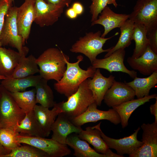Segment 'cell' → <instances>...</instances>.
I'll return each mask as SVG.
<instances>
[{
	"instance_id": "obj_3",
	"label": "cell",
	"mask_w": 157,
	"mask_h": 157,
	"mask_svg": "<svg viewBox=\"0 0 157 157\" xmlns=\"http://www.w3.org/2000/svg\"><path fill=\"white\" fill-rule=\"evenodd\" d=\"M87 79L80 85L74 93L67 98V101L56 103L62 113L71 119L83 114L90 105L95 102L92 92L88 87Z\"/></svg>"
},
{
	"instance_id": "obj_40",
	"label": "cell",
	"mask_w": 157,
	"mask_h": 157,
	"mask_svg": "<svg viewBox=\"0 0 157 157\" xmlns=\"http://www.w3.org/2000/svg\"><path fill=\"white\" fill-rule=\"evenodd\" d=\"M154 104L151 105L149 109L151 114L155 117L154 122L157 123V98Z\"/></svg>"
},
{
	"instance_id": "obj_44",
	"label": "cell",
	"mask_w": 157,
	"mask_h": 157,
	"mask_svg": "<svg viewBox=\"0 0 157 157\" xmlns=\"http://www.w3.org/2000/svg\"><path fill=\"white\" fill-rule=\"evenodd\" d=\"M1 80H0V99H1V95H2V87L1 84Z\"/></svg>"
},
{
	"instance_id": "obj_9",
	"label": "cell",
	"mask_w": 157,
	"mask_h": 157,
	"mask_svg": "<svg viewBox=\"0 0 157 157\" xmlns=\"http://www.w3.org/2000/svg\"><path fill=\"white\" fill-rule=\"evenodd\" d=\"M97 106L95 102L92 103L84 113L71 119L72 122L76 126L80 127L88 123L95 122L102 120H108L115 125L120 123V117L113 109L103 111L97 109Z\"/></svg>"
},
{
	"instance_id": "obj_21",
	"label": "cell",
	"mask_w": 157,
	"mask_h": 157,
	"mask_svg": "<svg viewBox=\"0 0 157 157\" xmlns=\"http://www.w3.org/2000/svg\"><path fill=\"white\" fill-rule=\"evenodd\" d=\"M33 111L46 137L48 136L51 131V127L56 117L59 114L62 113V110L56 103L51 110L36 104Z\"/></svg>"
},
{
	"instance_id": "obj_28",
	"label": "cell",
	"mask_w": 157,
	"mask_h": 157,
	"mask_svg": "<svg viewBox=\"0 0 157 157\" xmlns=\"http://www.w3.org/2000/svg\"><path fill=\"white\" fill-rule=\"evenodd\" d=\"M23 54L14 71L10 77L18 78L33 75L39 72V69L36 62V58L31 54L28 57Z\"/></svg>"
},
{
	"instance_id": "obj_11",
	"label": "cell",
	"mask_w": 157,
	"mask_h": 157,
	"mask_svg": "<svg viewBox=\"0 0 157 157\" xmlns=\"http://www.w3.org/2000/svg\"><path fill=\"white\" fill-rule=\"evenodd\" d=\"M140 129L139 127L132 134L119 139L110 138L105 135L101 130V137L108 148L115 149L117 154L124 157V154L129 156L136 151L143 144L137 139V135Z\"/></svg>"
},
{
	"instance_id": "obj_36",
	"label": "cell",
	"mask_w": 157,
	"mask_h": 157,
	"mask_svg": "<svg viewBox=\"0 0 157 157\" xmlns=\"http://www.w3.org/2000/svg\"><path fill=\"white\" fill-rule=\"evenodd\" d=\"M147 37L150 49L157 54V27L147 31Z\"/></svg>"
},
{
	"instance_id": "obj_23",
	"label": "cell",
	"mask_w": 157,
	"mask_h": 157,
	"mask_svg": "<svg viewBox=\"0 0 157 157\" xmlns=\"http://www.w3.org/2000/svg\"><path fill=\"white\" fill-rule=\"evenodd\" d=\"M23 54L27 55L0 46V76L6 78L10 77Z\"/></svg>"
},
{
	"instance_id": "obj_42",
	"label": "cell",
	"mask_w": 157,
	"mask_h": 157,
	"mask_svg": "<svg viewBox=\"0 0 157 157\" xmlns=\"http://www.w3.org/2000/svg\"><path fill=\"white\" fill-rule=\"evenodd\" d=\"M11 150L4 147L0 142V157L9 154Z\"/></svg>"
},
{
	"instance_id": "obj_25",
	"label": "cell",
	"mask_w": 157,
	"mask_h": 157,
	"mask_svg": "<svg viewBox=\"0 0 157 157\" xmlns=\"http://www.w3.org/2000/svg\"><path fill=\"white\" fill-rule=\"evenodd\" d=\"M65 144L74 150L73 155L76 157H106L92 148L87 142L80 139L78 134H70L67 137Z\"/></svg>"
},
{
	"instance_id": "obj_19",
	"label": "cell",
	"mask_w": 157,
	"mask_h": 157,
	"mask_svg": "<svg viewBox=\"0 0 157 157\" xmlns=\"http://www.w3.org/2000/svg\"><path fill=\"white\" fill-rule=\"evenodd\" d=\"M92 77L87 79L88 86L92 92L95 102L97 106H100L105 93L115 80V77L110 75L108 77H105L98 68Z\"/></svg>"
},
{
	"instance_id": "obj_38",
	"label": "cell",
	"mask_w": 157,
	"mask_h": 157,
	"mask_svg": "<svg viewBox=\"0 0 157 157\" xmlns=\"http://www.w3.org/2000/svg\"><path fill=\"white\" fill-rule=\"evenodd\" d=\"M47 3L63 8L68 7L72 0H44Z\"/></svg>"
},
{
	"instance_id": "obj_12",
	"label": "cell",
	"mask_w": 157,
	"mask_h": 157,
	"mask_svg": "<svg viewBox=\"0 0 157 157\" xmlns=\"http://www.w3.org/2000/svg\"><path fill=\"white\" fill-rule=\"evenodd\" d=\"M142 141L143 144L130 157H157V123L143 124Z\"/></svg>"
},
{
	"instance_id": "obj_26",
	"label": "cell",
	"mask_w": 157,
	"mask_h": 157,
	"mask_svg": "<svg viewBox=\"0 0 157 157\" xmlns=\"http://www.w3.org/2000/svg\"><path fill=\"white\" fill-rule=\"evenodd\" d=\"M14 130L19 133L26 134L30 136L46 137L33 110L26 113L24 118L16 125Z\"/></svg>"
},
{
	"instance_id": "obj_22",
	"label": "cell",
	"mask_w": 157,
	"mask_h": 157,
	"mask_svg": "<svg viewBox=\"0 0 157 157\" xmlns=\"http://www.w3.org/2000/svg\"><path fill=\"white\" fill-rule=\"evenodd\" d=\"M157 98V94H154L141 98L134 99L112 107L120 117V123L122 128H124L128 125L129 119L132 113L136 108L149 101L150 99H156Z\"/></svg>"
},
{
	"instance_id": "obj_16",
	"label": "cell",
	"mask_w": 157,
	"mask_h": 157,
	"mask_svg": "<svg viewBox=\"0 0 157 157\" xmlns=\"http://www.w3.org/2000/svg\"><path fill=\"white\" fill-rule=\"evenodd\" d=\"M101 122L92 127H87L78 134L81 139L84 140L93 146L94 149L99 153L105 155L106 157H122L113 153L108 148L101 135Z\"/></svg>"
},
{
	"instance_id": "obj_46",
	"label": "cell",
	"mask_w": 157,
	"mask_h": 157,
	"mask_svg": "<svg viewBox=\"0 0 157 157\" xmlns=\"http://www.w3.org/2000/svg\"><path fill=\"white\" fill-rule=\"evenodd\" d=\"M6 78L4 76H0V80H2Z\"/></svg>"
},
{
	"instance_id": "obj_32",
	"label": "cell",
	"mask_w": 157,
	"mask_h": 157,
	"mask_svg": "<svg viewBox=\"0 0 157 157\" xmlns=\"http://www.w3.org/2000/svg\"><path fill=\"white\" fill-rule=\"evenodd\" d=\"M10 93L18 106L25 114L33 110L37 104L35 88L26 91Z\"/></svg>"
},
{
	"instance_id": "obj_41",
	"label": "cell",
	"mask_w": 157,
	"mask_h": 157,
	"mask_svg": "<svg viewBox=\"0 0 157 157\" xmlns=\"http://www.w3.org/2000/svg\"><path fill=\"white\" fill-rule=\"evenodd\" d=\"M66 15L68 17L71 19H76L78 16L72 7L70 8L67 10L66 12Z\"/></svg>"
},
{
	"instance_id": "obj_15",
	"label": "cell",
	"mask_w": 157,
	"mask_h": 157,
	"mask_svg": "<svg viewBox=\"0 0 157 157\" xmlns=\"http://www.w3.org/2000/svg\"><path fill=\"white\" fill-rule=\"evenodd\" d=\"M133 90L125 83L115 80L111 87L105 93L103 99L108 107H113L134 99Z\"/></svg>"
},
{
	"instance_id": "obj_31",
	"label": "cell",
	"mask_w": 157,
	"mask_h": 157,
	"mask_svg": "<svg viewBox=\"0 0 157 157\" xmlns=\"http://www.w3.org/2000/svg\"><path fill=\"white\" fill-rule=\"evenodd\" d=\"M134 25V23L129 19L126 21L120 28L121 33L117 43L114 47L110 48L104 58L108 56L117 50L125 49L130 45Z\"/></svg>"
},
{
	"instance_id": "obj_10",
	"label": "cell",
	"mask_w": 157,
	"mask_h": 157,
	"mask_svg": "<svg viewBox=\"0 0 157 157\" xmlns=\"http://www.w3.org/2000/svg\"><path fill=\"white\" fill-rule=\"evenodd\" d=\"M125 54V49L117 50L104 58H96L91 63L92 66L96 69H105L110 73L122 72L134 78L137 76V72L134 70H129L125 66L124 61Z\"/></svg>"
},
{
	"instance_id": "obj_5",
	"label": "cell",
	"mask_w": 157,
	"mask_h": 157,
	"mask_svg": "<svg viewBox=\"0 0 157 157\" xmlns=\"http://www.w3.org/2000/svg\"><path fill=\"white\" fill-rule=\"evenodd\" d=\"M117 34L108 38L101 37V32L99 31L95 33H87L83 37L74 44L70 51L74 53H80L88 58L92 63L99 54L104 52H107L110 48L104 49L103 46L107 41L110 39Z\"/></svg>"
},
{
	"instance_id": "obj_33",
	"label": "cell",
	"mask_w": 157,
	"mask_h": 157,
	"mask_svg": "<svg viewBox=\"0 0 157 157\" xmlns=\"http://www.w3.org/2000/svg\"><path fill=\"white\" fill-rule=\"evenodd\" d=\"M21 145L11 150L2 157H49L44 151L33 146Z\"/></svg>"
},
{
	"instance_id": "obj_29",
	"label": "cell",
	"mask_w": 157,
	"mask_h": 157,
	"mask_svg": "<svg viewBox=\"0 0 157 157\" xmlns=\"http://www.w3.org/2000/svg\"><path fill=\"white\" fill-rule=\"evenodd\" d=\"M48 81L42 78L35 87L36 104L49 108L53 107L56 103L54 101L53 92L47 84Z\"/></svg>"
},
{
	"instance_id": "obj_37",
	"label": "cell",
	"mask_w": 157,
	"mask_h": 157,
	"mask_svg": "<svg viewBox=\"0 0 157 157\" xmlns=\"http://www.w3.org/2000/svg\"><path fill=\"white\" fill-rule=\"evenodd\" d=\"M10 6L8 0H0V34L3 25L5 15ZM0 46H1L0 42Z\"/></svg>"
},
{
	"instance_id": "obj_35",
	"label": "cell",
	"mask_w": 157,
	"mask_h": 157,
	"mask_svg": "<svg viewBox=\"0 0 157 157\" xmlns=\"http://www.w3.org/2000/svg\"><path fill=\"white\" fill-rule=\"evenodd\" d=\"M92 3L89 7L90 13L92 15L91 21L96 20L100 14L107 6L108 0H92Z\"/></svg>"
},
{
	"instance_id": "obj_34",
	"label": "cell",
	"mask_w": 157,
	"mask_h": 157,
	"mask_svg": "<svg viewBox=\"0 0 157 157\" xmlns=\"http://www.w3.org/2000/svg\"><path fill=\"white\" fill-rule=\"evenodd\" d=\"M19 133L9 128L0 129V142L5 148L11 150L19 146L17 136Z\"/></svg>"
},
{
	"instance_id": "obj_24",
	"label": "cell",
	"mask_w": 157,
	"mask_h": 157,
	"mask_svg": "<svg viewBox=\"0 0 157 157\" xmlns=\"http://www.w3.org/2000/svg\"><path fill=\"white\" fill-rule=\"evenodd\" d=\"M42 78L40 74L18 78L9 77L1 80V84L10 92H23L29 87H35Z\"/></svg>"
},
{
	"instance_id": "obj_6",
	"label": "cell",
	"mask_w": 157,
	"mask_h": 157,
	"mask_svg": "<svg viewBox=\"0 0 157 157\" xmlns=\"http://www.w3.org/2000/svg\"><path fill=\"white\" fill-rule=\"evenodd\" d=\"M0 99V129L14 130L24 117L25 113L19 107L10 93L2 86Z\"/></svg>"
},
{
	"instance_id": "obj_13",
	"label": "cell",
	"mask_w": 157,
	"mask_h": 157,
	"mask_svg": "<svg viewBox=\"0 0 157 157\" xmlns=\"http://www.w3.org/2000/svg\"><path fill=\"white\" fill-rule=\"evenodd\" d=\"M63 8L44 0H35L34 22L41 27L52 25L58 20L63 13Z\"/></svg>"
},
{
	"instance_id": "obj_7",
	"label": "cell",
	"mask_w": 157,
	"mask_h": 157,
	"mask_svg": "<svg viewBox=\"0 0 157 157\" xmlns=\"http://www.w3.org/2000/svg\"><path fill=\"white\" fill-rule=\"evenodd\" d=\"M20 144H28L46 153L49 157H63L71 153L67 145L60 143L51 139L45 137L20 134L17 136Z\"/></svg>"
},
{
	"instance_id": "obj_8",
	"label": "cell",
	"mask_w": 157,
	"mask_h": 157,
	"mask_svg": "<svg viewBox=\"0 0 157 157\" xmlns=\"http://www.w3.org/2000/svg\"><path fill=\"white\" fill-rule=\"evenodd\" d=\"M129 19L144 26L147 31L157 27V0H138Z\"/></svg>"
},
{
	"instance_id": "obj_2",
	"label": "cell",
	"mask_w": 157,
	"mask_h": 157,
	"mask_svg": "<svg viewBox=\"0 0 157 157\" xmlns=\"http://www.w3.org/2000/svg\"><path fill=\"white\" fill-rule=\"evenodd\" d=\"M69 58L57 48H49L45 50L36 58L41 77L48 81H59L63 77L67 68L65 60Z\"/></svg>"
},
{
	"instance_id": "obj_1",
	"label": "cell",
	"mask_w": 157,
	"mask_h": 157,
	"mask_svg": "<svg viewBox=\"0 0 157 157\" xmlns=\"http://www.w3.org/2000/svg\"><path fill=\"white\" fill-rule=\"evenodd\" d=\"M83 59L82 56L79 55L74 63H70L69 58L66 60L67 68L63 77L54 84V89L58 93L68 98L77 90L84 81L93 76L96 69L90 66L84 70L79 66Z\"/></svg>"
},
{
	"instance_id": "obj_43",
	"label": "cell",
	"mask_w": 157,
	"mask_h": 157,
	"mask_svg": "<svg viewBox=\"0 0 157 157\" xmlns=\"http://www.w3.org/2000/svg\"><path fill=\"white\" fill-rule=\"evenodd\" d=\"M116 0H108V4H112L115 8H117L118 5L116 2Z\"/></svg>"
},
{
	"instance_id": "obj_17",
	"label": "cell",
	"mask_w": 157,
	"mask_h": 157,
	"mask_svg": "<svg viewBox=\"0 0 157 157\" xmlns=\"http://www.w3.org/2000/svg\"><path fill=\"white\" fill-rule=\"evenodd\" d=\"M57 116L51 127V138L60 143L65 144L69 135L73 133L78 134L83 129L81 127L74 125L71 119L65 113H60Z\"/></svg>"
},
{
	"instance_id": "obj_39",
	"label": "cell",
	"mask_w": 157,
	"mask_h": 157,
	"mask_svg": "<svg viewBox=\"0 0 157 157\" xmlns=\"http://www.w3.org/2000/svg\"><path fill=\"white\" fill-rule=\"evenodd\" d=\"M71 7L74 9L78 15H81L83 12V7L79 2H76L74 3Z\"/></svg>"
},
{
	"instance_id": "obj_4",
	"label": "cell",
	"mask_w": 157,
	"mask_h": 157,
	"mask_svg": "<svg viewBox=\"0 0 157 157\" xmlns=\"http://www.w3.org/2000/svg\"><path fill=\"white\" fill-rule=\"evenodd\" d=\"M18 7L11 6L5 15L3 25L0 34L1 46H8L16 49L21 54H27L29 49L18 33L17 23Z\"/></svg>"
},
{
	"instance_id": "obj_20",
	"label": "cell",
	"mask_w": 157,
	"mask_h": 157,
	"mask_svg": "<svg viewBox=\"0 0 157 157\" xmlns=\"http://www.w3.org/2000/svg\"><path fill=\"white\" fill-rule=\"evenodd\" d=\"M97 19L92 22V26L100 24L104 28V31L101 37L105 38L111 30L120 28L129 18V14H118L114 12L106 6L100 13Z\"/></svg>"
},
{
	"instance_id": "obj_18",
	"label": "cell",
	"mask_w": 157,
	"mask_h": 157,
	"mask_svg": "<svg viewBox=\"0 0 157 157\" xmlns=\"http://www.w3.org/2000/svg\"><path fill=\"white\" fill-rule=\"evenodd\" d=\"M127 61L131 67L141 74L149 76L157 72V54L149 46L144 53L137 58H128Z\"/></svg>"
},
{
	"instance_id": "obj_27",
	"label": "cell",
	"mask_w": 157,
	"mask_h": 157,
	"mask_svg": "<svg viewBox=\"0 0 157 157\" xmlns=\"http://www.w3.org/2000/svg\"><path fill=\"white\" fill-rule=\"evenodd\" d=\"M129 82H125L134 91L137 99L149 95L150 90L157 84V72H153L147 77H136Z\"/></svg>"
},
{
	"instance_id": "obj_45",
	"label": "cell",
	"mask_w": 157,
	"mask_h": 157,
	"mask_svg": "<svg viewBox=\"0 0 157 157\" xmlns=\"http://www.w3.org/2000/svg\"><path fill=\"white\" fill-rule=\"evenodd\" d=\"M15 0H8L9 4L11 6H12V3Z\"/></svg>"
},
{
	"instance_id": "obj_14",
	"label": "cell",
	"mask_w": 157,
	"mask_h": 157,
	"mask_svg": "<svg viewBox=\"0 0 157 157\" xmlns=\"http://www.w3.org/2000/svg\"><path fill=\"white\" fill-rule=\"evenodd\" d=\"M35 17V0H25L20 7H18L17 23L18 33L25 43L29 37Z\"/></svg>"
},
{
	"instance_id": "obj_30",
	"label": "cell",
	"mask_w": 157,
	"mask_h": 157,
	"mask_svg": "<svg viewBox=\"0 0 157 157\" xmlns=\"http://www.w3.org/2000/svg\"><path fill=\"white\" fill-rule=\"evenodd\" d=\"M147 31L143 25L135 23L132 40H134L135 46L132 57L137 58L142 55L149 46V41L147 37Z\"/></svg>"
}]
</instances>
